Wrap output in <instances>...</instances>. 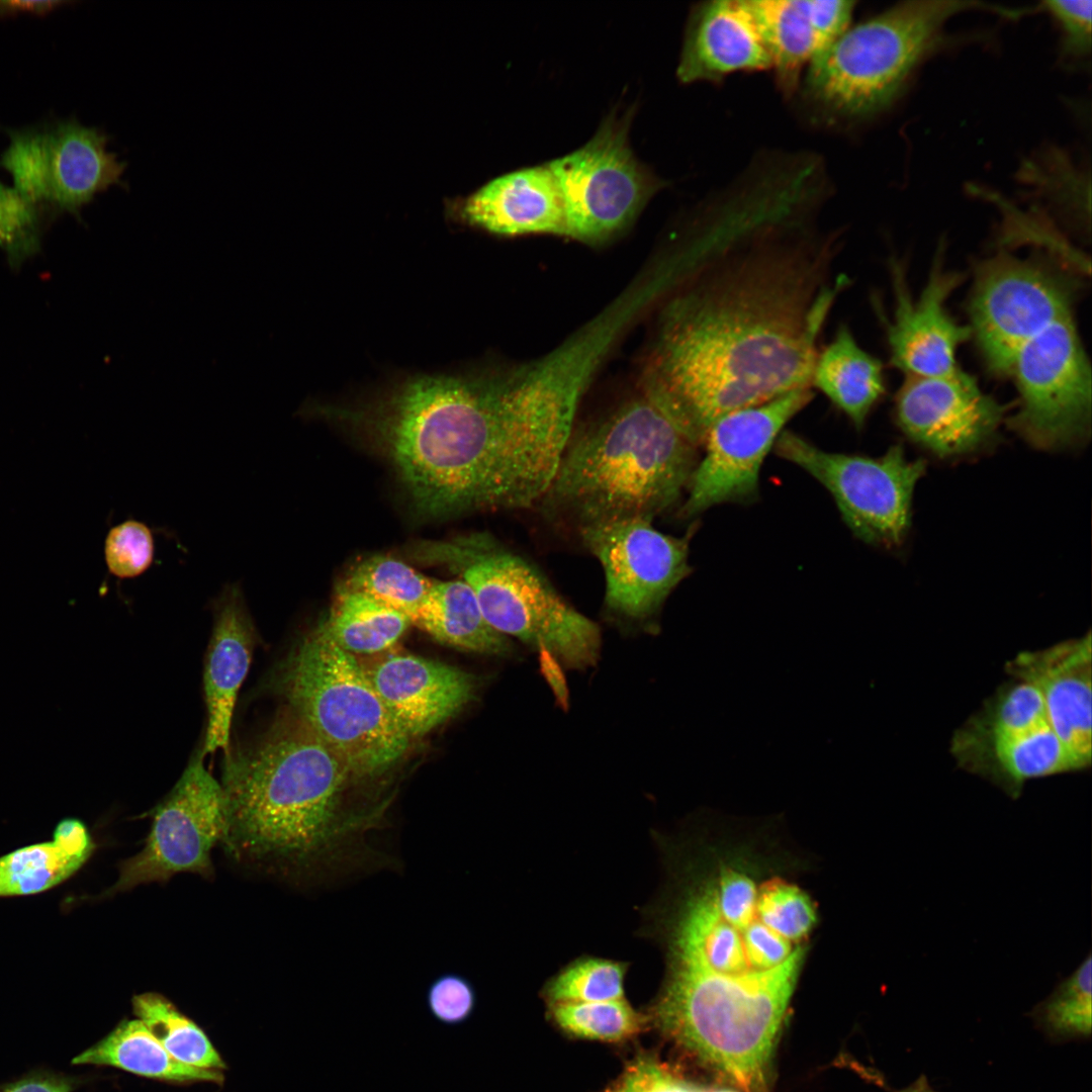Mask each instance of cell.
Here are the masks:
<instances>
[{
  "label": "cell",
  "instance_id": "cell-18",
  "mask_svg": "<svg viewBox=\"0 0 1092 1092\" xmlns=\"http://www.w3.org/2000/svg\"><path fill=\"white\" fill-rule=\"evenodd\" d=\"M898 425L939 457L974 452L993 439L1005 407L958 369L939 376H911L896 396Z\"/></svg>",
  "mask_w": 1092,
  "mask_h": 1092
},
{
  "label": "cell",
  "instance_id": "cell-21",
  "mask_svg": "<svg viewBox=\"0 0 1092 1092\" xmlns=\"http://www.w3.org/2000/svg\"><path fill=\"white\" fill-rule=\"evenodd\" d=\"M364 668L390 716L411 739L455 716L475 694L470 673L411 654H390Z\"/></svg>",
  "mask_w": 1092,
  "mask_h": 1092
},
{
  "label": "cell",
  "instance_id": "cell-7",
  "mask_svg": "<svg viewBox=\"0 0 1092 1092\" xmlns=\"http://www.w3.org/2000/svg\"><path fill=\"white\" fill-rule=\"evenodd\" d=\"M300 718L346 764L351 777L382 775L407 751L400 729L356 657L318 627L274 678Z\"/></svg>",
  "mask_w": 1092,
  "mask_h": 1092
},
{
  "label": "cell",
  "instance_id": "cell-16",
  "mask_svg": "<svg viewBox=\"0 0 1092 1092\" xmlns=\"http://www.w3.org/2000/svg\"><path fill=\"white\" fill-rule=\"evenodd\" d=\"M577 533L603 568L606 608L625 619L642 621L656 615L691 571L689 537L662 533L651 520L599 523Z\"/></svg>",
  "mask_w": 1092,
  "mask_h": 1092
},
{
  "label": "cell",
  "instance_id": "cell-17",
  "mask_svg": "<svg viewBox=\"0 0 1092 1092\" xmlns=\"http://www.w3.org/2000/svg\"><path fill=\"white\" fill-rule=\"evenodd\" d=\"M813 396L812 387L798 388L714 421L704 435L705 454L690 480L680 517L690 519L723 503L751 500L765 455Z\"/></svg>",
  "mask_w": 1092,
  "mask_h": 1092
},
{
  "label": "cell",
  "instance_id": "cell-41",
  "mask_svg": "<svg viewBox=\"0 0 1092 1092\" xmlns=\"http://www.w3.org/2000/svg\"><path fill=\"white\" fill-rule=\"evenodd\" d=\"M426 1003L431 1015L445 1025H459L467 1021L476 1006V993L465 977L446 973L429 985Z\"/></svg>",
  "mask_w": 1092,
  "mask_h": 1092
},
{
  "label": "cell",
  "instance_id": "cell-28",
  "mask_svg": "<svg viewBox=\"0 0 1092 1092\" xmlns=\"http://www.w3.org/2000/svg\"><path fill=\"white\" fill-rule=\"evenodd\" d=\"M413 624L439 642L486 655H508L512 644L483 617L476 598L462 579L435 580Z\"/></svg>",
  "mask_w": 1092,
  "mask_h": 1092
},
{
  "label": "cell",
  "instance_id": "cell-19",
  "mask_svg": "<svg viewBox=\"0 0 1092 1092\" xmlns=\"http://www.w3.org/2000/svg\"><path fill=\"white\" fill-rule=\"evenodd\" d=\"M895 308L886 334L891 362L911 376L947 375L960 369L957 350L972 335L947 312L945 302L961 276L944 271L936 260L926 285L917 297L909 293L904 276L894 266Z\"/></svg>",
  "mask_w": 1092,
  "mask_h": 1092
},
{
  "label": "cell",
  "instance_id": "cell-5",
  "mask_svg": "<svg viewBox=\"0 0 1092 1092\" xmlns=\"http://www.w3.org/2000/svg\"><path fill=\"white\" fill-rule=\"evenodd\" d=\"M701 446L644 392L573 430L537 508L576 530L630 518L653 521L687 491Z\"/></svg>",
  "mask_w": 1092,
  "mask_h": 1092
},
{
  "label": "cell",
  "instance_id": "cell-22",
  "mask_svg": "<svg viewBox=\"0 0 1092 1092\" xmlns=\"http://www.w3.org/2000/svg\"><path fill=\"white\" fill-rule=\"evenodd\" d=\"M213 628L205 659L207 726L202 755L229 753L238 692L251 665L258 633L239 582L226 583L212 602Z\"/></svg>",
  "mask_w": 1092,
  "mask_h": 1092
},
{
  "label": "cell",
  "instance_id": "cell-26",
  "mask_svg": "<svg viewBox=\"0 0 1092 1092\" xmlns=\"http://www.w3.org/2000/svg\"><path fill=\"white\" fill-rule=\"evenodd\" d=\"M811 387L821 391L859 429L885 393L883 364L858 345L847 325L841 324L818 352Z\"/></svg>",
  "mask_w": 1092,
  "mask_h": 1092
},
{
  "label": "cell",
  "instance_id": "cell-14",
  "mask_svg": "<svg viewBox=\"0 0 1092 1092\" xmlns=\"http://www.w3.org/2000/svg\"><path fill=\"white\" fill-rule=\"evenodd\" d=\"M1075 284L1035 259L1000 254L979 268L970 302L971 332L987 367L1009 374L1020 348L1071 314Z\"/></svg>",
  "mask_w": 1092,
  "mask_h": 1092
},
{
  "label": "cell",
  "instance_id": "cell-43",
  "mask_svg": "<svg viewBox=\"0 0 1092 1092\" xmlns=\"http://www.w3.org/2000/svg\"><path fill=\"white\" fill-rule=\"evenodd\" d=\"M824 49L849 26L855 2L850 0H801Z\"/></svg>",
  "mask_w": 1092,
  "mask_h": 1092
},
{
  "label": "cell",
  "instance_id": "cell-11",
  "mask_svg": "<svg viewBox=\"0 0 1092 1092\" xmlns=\"http://www.w3.org/2000/svg\"><path fill=\"white\" fill-rule=\"evenodd\" d=\"M776 451L821 482L850 530L864 542L899 546L910 527L913 491L925 470L900 445L879 458L826 452L801 436L782 432Z\"/></svg>",
  "mask_w": 1092,
  "mask_h": 1092
},
{
  "label": "cell",
  "instance_id": "cell-13",
  "mask_svg": "<svg viewBox=\"0 0 1092 1092\" xmlns=\"http://www.w3.org/2000/svg\"><path fill=\"white\" fill-rule=\"evenodd\" d=\"M0 166L14 188L39 206L77 213L110 187L127 189L126 162L108 150L110 135L76 119L8 130Z\"/></svg>",
  "mask_w": 1092,
  "mask_h": 1092
},
{
  "label": "cell",
  "instance_id": "cell-44",
  "mask_svg": "<svg viewBox=\"0 0 1092 1092\" xmlns=\"http://www.w3.org/2000/svg\"><path fill=\"white\" fill-rule=\"evenodd\" d=\"M76 1078L51 1070H35L0 1085V1092H73Z\"/></svg>",
  "mask_w": 1092,
  "mask_h": 1092
},
{
  "label": "cell",
  "instance_id": "cell-46",
  "mask_svg": "<svg viewBox=\"0 0 1092 1092\" xmlns=\"http://www.w3.org/2000/svg\"><path fill=\"white\" fill-rule=\"evenodd\" d=\"M895 1092H938L931 1087L925 1075H920L907 1087Z\"/></svg>",
  "mask_w": 1092,
  "mask_h": 1092
},
{
  "label": "cell",
  "instance_id": "cell-4",
  "mask_svg": "<svg viewBox=\"0 0 1092 1092\" xmlns=\"http://www.w3.org/2000/svg\"><path fill=\"white\" fill-rule=\"evenodd\" d=\"M350 777L294 713L279 719L226 755L228 824L220 844L238 862L290 878L332 863L366 825L341 809Z\"/></svg>",
  "mask_w": 1092,
  "mask_h": 1092
},
{
  "label": "cell",
  "instance_id": "cell-38",
  "mask_svg": "<svg viewBox=\"0 0 1092 1092\" xmlns=\"http://www.w3.org/2000/svg\"><path fill=\"white\" fill-rule=\"evenodd\" d=\"M105 562L117 578H134L153 564L155 541L152 529L142 521L127 519L112 527L105 539Z\"/></svg>",
  "mask_w": 1092,
  "mask_h": 1092
},
{
  "label": "cell",
  "instance_id": "cell-32",
  "mask_svg": "<svg viewBox=\"0 0 1092 1092\" xmlns=\"http://www.w3.org/2000/svg\"><path fill=\"white\" fill-rule=\"evenodd\" d=\"M434 582L397 558L376 554L353 565L339 587L366 595L413 623Z\"/></svg>",
  "mask_w": 1092,
  "mask_h": 1092
},
{
  "label": "cell",
  "instance_id": "cell-34",
  "mask_svg": "<svg viewBox=\"0 0 1092 1092\" xmlns=\"http://www.w3.org/2000/svg\"><path fill=\"white\" fill-rule=\"evenodd\" d=\"M629 966L624 961L579 956L547 980L542 997L547 1006L625 998L624 983Z\"/></svg>",
  "mask_w": 1092,
  "mask_h": 1092
},
{
  "label": "cell",
  "instance_id": "cell-25",
  "mask_svg": "<svg viewBox=\"0 0 1092 1092\" xmlns=\"http://www.w3.org/2000/svg\"><path fill=\"white\" fill-rule=\"evenodd\" d=\"M771 66L746 0L710 1L695 9L677 68L681 82L719 80Z\"/></svg>",
  "mask_w": 1092,
  "mask_h": 1092
},
{
  "label": "cell",
  "instance_id": "cell-29",
  "mask_svg": "<svg viewBox=\"0 0 1092 1092\" xmlns=\"http://www.w3.org/2000/svg\"><path fill=\"white\" fill-rule=\"evenodd\" d=\"M72 1064L110 1066L177 1083L223 1081L220 1071L199 1069L174 1059L138 1018L122 1020L105 1037L77 1055Z\"/></svg>",
  "mask_w": 1092,
  "mask_h": 1092
},
{
  "label": "cell",
  "instance_id": "cell-6",
  "mask_svg": "<svg viewBox=\"0 0 1092 1092\" xmlns=\"http://www.w3.org/2000/svg\"><path fill=\"white\" fill-rule=\"evenodd\" d=\"M420 552L424 560L460 575L497 632L549 653L571 668L597 661L598 625L566 603L531 560L491 535L474 533L429 543Z\"/></svg>",
  "mask_w": 1092,
  "mask_h": 1092
},
{
  "label": "cell",
  "instance_id": "cell-10",
  "mask_svg": "<svg viewBox=\"0 0 1092 1092\" xmlns=\"http://www.w3.org/2000/svg\"><path fill=\"white\" fill-rule=\"evenodd\" d=\"M632 110L612 112L581 148L548 162L564 202L567 236L605 241L626 229L663 185L629 145Z\"/></svg>",
  "mask_w": 1092,
  "mask_h": 1092
},
{
  "label": "cell",
  "instance_id": "cell-37",
  "mask_svg": "<svg viewBox=\"0 0 1092 1092\" xmlns=\"http://www.w3.org/2000/svg\"><path fill=\"white\" fill-rule=\"evenodd\" d=\"M1048 724L1050 721L1039 692L1031 685L1013 678L998 687L962 727L979 733H1006L1025 732Z\"/></svg>",
  "mask_w": 1092,
  "mask_h": 1092
},
{
  "label": "cell",
  "instance_id": "cell-15",
  "mask_svg": "<svg viewBox=\"0 0 1092 1092\" xmlns=\"http://www.w3.org/2000/svg\"><path fill=\"white\" fill-rule=\"evenodd\" d=\"M202 753L189 763L177 784L153 810L145 846L119 864L116 882L101 897L149 884L167 882L181 873L213 876L211 851L226 831V799L206 770Z\"/></svg>",
  "mask_w": 1092,
  "mask_h": 1092
},
{
  "label": "cell",
  "instance_id": "cell-35",
  "mask_svg": "<svg viewBox=\"0 0 1092 1092\" xmlns=\"http://www.w3.org/2000/svg\"><path fill=\"white\" fill-rule=\"evenodd\" d=\"M1091 956L1032 1010L1035 1025L1054 1041L1084 1039L1091 1035Z\"/></svg>",
  "mask_w": 1092,
  "mask_h": 1092
},
{
  "label": "cell",
  "instance_id": "cell-23",
  "mask_svg": "<svg viewBox=\"0 0 1092 1092\" xmlns=\"http://www.w3.org/2000/svg\"><path fill=\"white\" fill-rule=\"evenodd\" d=\"M958 765L1012 798L1032 779L1085 769L1050 724L1025 732L979 733L959 727L950 741Z\"/></svg>",
  "mask_w": 1092,
  "mask_h": 1092
},
{
  "label": "cell",
  "instance_id": "cell-12",
  "mask_svg": "<svg viewBox=\"0 0 1092 1092\" xmlns=\"http://www.w3.org/2000/svg\"><path fill=\"white\" fill-rule=\"evenodd\" d=\"M1019 396L1010 426L1041 449L1080 445L1091 425V369L1072 313L1025 343L1010 368Z\"/></svg>",
  "mask_w": 1092,
  "mask_h": 1092
},
{
  "label": "cell",
  "instance_id": "cell-45",
  "mask_svg": "<svg viewBox=\"0 0 1092 1092\" xmlns=\"http://www.w3.org/2000/svg\"><path fill=\"white\" fill-rule=\"evenodd\" d=\"M69 2L61 0L47 1H3L0 0V16L14 15L20 12L46 14Z\"/></svg>",
  "mask_w": 1092,
  "mask_h": 1092
},
{
  "label": "cell",
  "instance_id": "cell-33",
  "mask_svg": "<svg viewBox=\"0 0 1092 1092\" xmlns=\"http://www.w3.org/2000/svg\"><path fill=\"white\" fill-rule=\"evenodd\" d=\"M133 1012L159 1043L177 1061L205 1070L225 1068L203 1030L157 993L133 997Z\"/></svg>",
  "mask_w": 1092,
  "mask_h": 1092
},
{
  "label": "cell",
  "instance_id": "cell-42",
  "mask_svg": "<svg viewBox=\"0 0 1092 1092\" xmlns=\"http://www.w3.org/2000/svg\"><path fill=\"white\" fill-rule=\"evenodd\" d=\"M1058 21L1063 31V52L1068 57L1083 58L1091 51V0L1061 1L1043 3Z\"/></svg>",
  "mask_w": 1092,
  "mask_h": 1092
},
{
  "label": "cell",
  "instance_id": "cell-8",
  "mask_svg": "<svg viewBox=\"0 0 1092 1092\" xmlns=\"http://www.w3.org/2000/svg\"><path fill=\"white\" fill-rule=\"evenodd\" d=\"M973 9L1007 13L976 1H907L849 26L808 64L806 93L824 110L844 117L885 109L939 41L944 23Z\"/></svg>",
  "mask_w": 1092,
  "mask_h": 1092
},
{
  "label": "cell",
  "instance_id": "cell-3",
  "mask_svg": "<svg viewBox=\"0 0 1092 1092\" xmlns=\"http://www.w3.org/2000/svg\"><path fill=\"white\" fill-rule=\"evenodd\" d=\"M668 868L641 928L661 948L663 981L795 990L817 922L804 890L736 860Z\"/></svg>",
  "mask_w": 1092,
  "mask_h": 1092
},
{
  "label": "cell",
  "instance_id": "cell-40",
  "mask_svg": "<svg viewBox=\"0 0 1092 1092\" xmlns=\"http://www.w3.org/2000/svg\"><path fill=\"white\" fill-rule=\"evenodd\" d=\"M605 1092H735L707 1088L674 1072L648 1055L632 1060L621 1076Z\"/></svg>",
  "mask_w": 1092,
  "mask_h": 1092
},
{
  "label": "cell",
  "instance_id": "cell-2",
  "mask_svg": "<svg viewBox=\"0 0 1092 1092\" xmlns=\"http://www.w3.org/2000/svg\"><path fill=\"white\" fill-rule=\"evenodd\" d=\"M594 373L564 345L509 369L404 374L321 412L380 445L422 515L521 511L546 493Z\"/></svg>",
  "mask_w": 1092,
  "mask_h": 1092
},
{
  "label": "cell",
  "instance_id": "cell-31",
  "mask_svg": "<svg viewBox=\"0 0 1092 1092\" xmlns=\"http://www.w3.org/2000/svg\"><path fill=\"white\" fill-rule=\"evenodd\" d=\"M410 620L361 593L340 588L329 617L320 627L351 654H374L393 646Z\"/></svg>",
  "mask_w": 1092,
  "mask_h": 1092
},
{
  "label": "cell",
  "instance_id": "cell-20",
  "mask_svg": "<svg viewBox=\"0 0 1092 1092\" xmlns=\"http://www.w3.org/2000/svg\"><path fill=\"white\" fill-rule=\"evenodd\" d=\"M1091 632L1050 647L1022 651L1005 663L1012 677L1034 687L1050 724L1085 768L1092 760Z\"/></svg>",
  "mask_w": 1092,
  "mask_h": 1092
},
{
  "label": "cell",
  "instance_id": "cell-36",
  "mask_svg": "<svg viewBox=\"0 0 1092 1092\" xmlns=\"http://www.w3.org/2000/svg\"><path fill=\"white\" fill-rule=\"evenodd\" d=\"M554 1023L572 1036L605 1042H621L647 1027L648 1016L625 998L598 1002L560 1003L548 1006Z\"/></svg>",
  "mask_w": 1092,
  "mask_h": 1092
},
{
  "label": "cell",
  "instance_id": "cell-24",
  "mask_svg": "<svg viewBox=\"0 0 1092 1092\" xmlns=\"http://www.w3.org/2000/svg\"><path fill=\"white\" fill-rule=\"evenodd\" d=\"M457 216L498 236H567L564 202L548 164L496 177L459 202Z\"/></svg>",
  "mask_w": 1092,
  "mask_h": 1092
},
{
  "label": "cell",
  "instance_id": "cell-1",
  "mask_svg": "<svg viewBox=\"0 0 1092 1092\" xmlns=\"http://www.w3.org/2000/svg\"><path fill=\"white\" fill-rule=\"evenodd\" d=\"M791 184L712 209L665 273L645 392L703 443L728 413L811 387L819 338L839 295L842 234L806 217Z\"/></svg>",
  "mask_w": 1092,
  "mask_h": 1092
},
{
  "label": "cell",
  "instance_id": "cell-39",
  "mask_svg": "<svg viewBox=\"0 0 1092 1092\" xmlns=\"http://www.w3.org/2000/svg\"><path fill=\"white\" fill-rule=\"evenodd\" d=\"M39 206L0 183V248L15 263L38 247Z\"/></svg>",
  "mask_w": 1092,
  "mask_h": 1092
},
{
  "label": "cell",
  "instance_id": "cell-27",
  "mask_svg": "<svg viewBox=\"0 0 1092 1092\" xmlns=\"http://www.w3.org/2000/svg\"><path fill=\"white\" fill-rule=\"evenodd\" d=\"M95 847L82 820L62 819L52 840L0 856V897L37 894L60 885L86 863Z\"/></svg>",
  "mask_w": 1092,
  "mask_h": 1092
},
{
  "label": "cell",
  "instance_id": "cell-30",
  "mask_svg": "<svg viewBox=\"0 0 1092 1092\" xmlns=\"http://www.w3.org/2000/svg\"><path fill=\"white\" fill-rule=\"evenodd\" d=\"M778 83L791 93L802 69L824 49L801 0H746Z\"/></svg>",
  "mask_w": 1092,
  "mask_h": 1092
},
{
  "label": "cell",
  "instance_id": "cell-9",
  "mask_svg": "<svg viewBox=\"0 0 1092 1092\" xmlns=\"http://www.w3.org/2000/svg\"><path fill=\"white\" fill-rule=\"evenodd\" d=\"M772 990L661 986L648 1019L745 1092H762L792 998Z\"/></svg>",
  "mask_w": 1092,
  "mask_h": 1092
}]
</instances>
